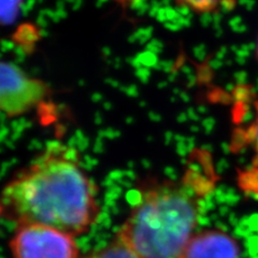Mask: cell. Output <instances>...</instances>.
Masks as SVG:
<instances>
[{"label": "cell", "mask_w": 258, "mask_h": 258, "mask_svg": "<svg viewBox=\"0 0 258 258\" xmlns=\"http://www.w3.org/2000/svg\"><path fill=\"white\" fill-rule=\"evenodd\" d=\"M182 7L187 8L197 13H209L215 11L222 0H175Z\"/></svg>", "instance_id": "obj_7"}, {"label": "cell", "mask_w": 258, "mask_h": 258, "mask_svg": "<svg viewBox=\"0 0 258 258\" xmlns=\"http://www.w3.org/2000/svg\"><path fill=\"white\" fill-rule=\"evenodd\" d=\"M0 203L18 225L38 224L77 237L99 214L97 188L77 152L52 142L7 183Z\"/></svg>", "instance_id": "obj_1"}, {"label": "cell", "mask_w": 258, "mask_h": 258, "mask_svg": "<svg viewBox=\"0 0 258 258\" xmlns=\"http://www.w3.org/2000/svg\"><path fill=\"white\" fill-rule=\"evenodd\" d=\"M256 52H257V58H258V41H257V50H256Z\"/></svg>", "instance_id": "obj_10"}, {"label": "cell", "mask_w": 258, "mask_h": 258, "mask_svg": "<svg viewBox=\"0 0 258 258\" xmlns=\"http://www.w3.org/2000/svg\"><path fill=\"white\" fill-rule=\"evenodd\" d=\"M200 198L189 184L151 183L117 232L140 258H179L197 232Z\"/></svg>", "instance_id": "obj_2"}, {"label": "cell", "mask_w": 258, "mask_h": 258, "mask_svg": "<svg viewBox=\"0 0 258 258\" xmlns=\"http://www.w3.org/2000/svg\"><path fill=\"white\" fill-rule=\"evenodd\" d=\"M51 95L42 80L30 77L14 63L0 60V113L20 116L36 109Z\"/></svg>", "instance_id": "obj_4"}, {"label": "cell", "mask_w": 258, "mask_h": 258, "mask_svg": "<svg viewBox=\"0 0 258 258\" xmlns=\"http://www.w3.org/2000/svg\"><path fill=\"white\" fill-rule=\"evenodd\" d=\"M9 246L12 258H80L76 237L44 225H19Z\"/></svg>", "instance_id": "obj_3"}, {"label": "cell", "mask_w": 258, "mask_h": 258, "mask_svg": "<svg viewBox=\"0 0 258 258\" xmlns=\"http://www.w3.org/2000/svg\"><path fill=\"white\" fill-rule=\"evenodd\" d=\"M4 215V209H3V205L0 203V217Z\"/></svg>", "instance_id": "obj_9"}, {"label": "cell", "mask_w": 258, "mask_h": 258, "mask_svg": "<svg viewBox=\"0 0 258 258\" xmlns=\"http://www.w3.org/2000/svg\"><path fill=\"white\" fill-rule=\"evenodd\" d=\"M85 258H140L117 236L102 248L97 249Z\"/></svg>", "instance_id": "obj_6"}, {"label": "cell", "mask_w": 258, "mask_h": 258, "mask_svg": "<svg viewBox=\"0 0 258 258\" xmlns=\"http://www.w3.org/2000/svg\"><path fill=\"white\" fill-rule=\"evenodd\" d=\"M179 258H240L238 241L219 229L197 231Z\"/></svg>", "instance_id": "obj_5"}, {"label": "cell", "mask_w": 258, "mask_h": 258, "mask_svg": "<svg viewBox=\"0 0 258 258\" xmlns=\"http://www.w3.org/2000/svg\"><path fill=\"white\" fill-rule=\"evenodd\" d=\"M249 135H251V142L253 144L256 160L258 163V101L255 103V115L251 128H249Z\"/></svg>", "instance_id": "obj_8"}]
</instances>
